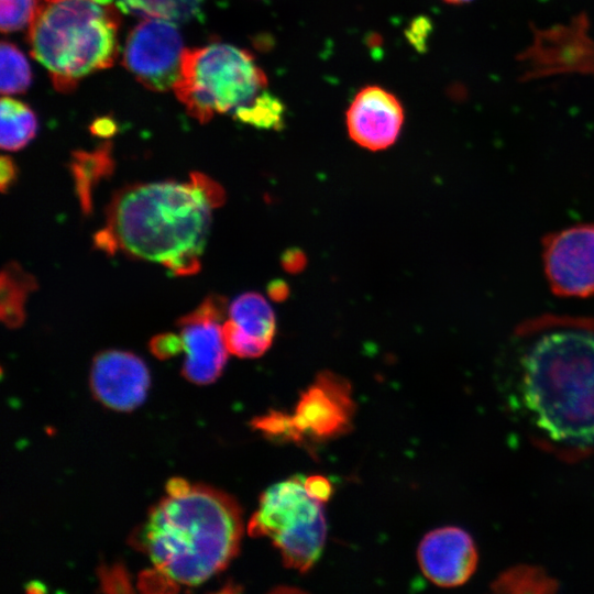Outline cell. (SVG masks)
Instances as JSON below:
<instances>
[{
  "label": "cell",
  "mask_w": 594,
  "mask_h": 594,
  "mask_svg": "<svg viewBox=\"0 0 594 594\" xmlns=\"http://www.w3.org/2000/svg\"><path fill=\"white\" fill-rule=\"evenodd\" d=\"M241 122L263 129H278L284 119L283 103L268 90L235 116Z\"/></svg>",
  "instance_id": "obj_22"
},
{
  "label": "cell",
  "mask_w": 594,
  "mask_h": 594,
  "mask_svg": "<svg viewBox=\"0 0 594 594\" xmlns=\"http://www.w3.org/2000/svg\"><path fill=\"white\" fill-rule=\"evenodd\" d=\"M283 266L292 273L300 271L306 264V257L299 250L287 251L282 258Z\"/></svg>",
  "instance_id": "obj_27"
},
{
  "label": "cell",
  "mask_w": 594,
  "mask_h": 594,
  "mask_svg": "<svg viewBox=\"0 0 594 594\" xmlns=\"http://www.w3.org/2000/svg\"><path fill=\"white\" fill-rule=\"evenodd\" d=\"M120 18L96 0H37L29 24L31 54L62 92L85 76L110 67L118 54Z\"/></svg>",
  "instance_id": "obj_4"
},
{
  "label": "cell",
  "mask_w": 594,
  "mask_h": 594,
  "mask_svg": "<svg viewBox=\"0 0 594 594\" xmlns=\"http://www.w3.org/2000/svg\"><path fill=\"white\" fill-rule=\"evenodd\" d=\"M0 145L3 150L24 147L37 130L34 112L23 102L3 97L0 106Z\"/></svg>",
  "instance_id": "obj_18"
},
{
  "label": "cell",
  "mask_w": 594,
  "mask_h": 594,
  "mask_svg": "<svg viewBox=\"0 0 594 594\" xmlns=\"http://www.w3.org/2000/svg\"><path fill=\"white\" fill-rule=\"evenodd\" d=\"M493 585L501 592H552L557 587L556 581L536 566L509 569Z\"/></svg>",
  "instance_id": "obj_21"
},
{
  "label": "cell",
  "mask_w": 594,
  "mask_h": 594,
  "mask_svg": "<svg viewBox=\"0 0 594 594\" xmlns=\"http://www.w3.org/2000/svg\"><path fill=\"white\" fill-rule=\"evenodd\" d=\"M148 345L151 352L161 360L175 356L184 350L182 337L170 332L153 337Z\"/></svg>",
  "instance_id": "obj_24"
},
{
  "label": "cell",
  "mask_w": 594,
  "mask_h": 594,
  "mask_svg": "<svg viewBox=\"0 0 594 594\" xmlns=\"http://www.w3.org/2000/svg\"><path fill=\"white\" fill-rule=\"evenodd\" d=\"M222 324L228 351L240 358H258L272 345L276 322L272 307L258 293H244L229 307Z\"/></svg>",
  "instance_id": "obj_14"
},
{
  "label": "cell",
  "mask_w": 594,
  "mask_h": 594,
  "mask_svg": "<svg viewBox=\"0 0 594 594\" xmlns=\"http://www.w3.org/2000/svg\"><path fill=\"white\" fill-rule=\"evenodd\" d=\"M268 294L275 300H283L288 295V287L282 280H274L268 286Z\"/></svg>",
  "instance_id": "obj_30"
},
{
  "label": "cell",
  "mask_w": 594,
  "mask_h": 594,
  "mask_svg": "<svg viewBox=\"0 0 594 594\" xmlns=\"http://www.w3.org/2000/svg\"><path fill=\"white\" fill-rule=\"evenodd\" d=\"M417 557L425 576L442 587L466 583L474 574L479 561L473 538L455 526L428 532L418 547Z\"/></svg>",
  "instance_id": "obj_11"
},
{
  "label": "cell",
  "mask_w": 594,
  "mask_h": 594,
  "mask_svg": "<svg viewBox=\"0 0 594 594\" xmlns=\"http://www.w3.org/2000/svg\"><path fill=\"white\" fill-rule=\"evenodd\" d=\"M173 89L187 113L206 123L217 113L234 117L250 106L267 90V78L248 51L213 43L185 48Z\"/></svg>",
  "instance_id": "obj_5"
},
{
  "label": "cell",
  "mask_w": 594,
  "mask_h": 594,
  "mask_svg": "<svg viewBox=\"0 0 594 594\" xmlns=\"http://www.w3.org/2000/svg\"><path fill=\"white\" fill-rule=\"evenodd\" d=\"M191 485L183 479H172L166 484L167 495L176 496L190 490Z\"/></svg>",
  "instance_id": "obj_29"
},
{
  "label": "cell",
  "mask_w": 594,
  "mask_h": 594,
  "mask_svg": "<svg viewBox=\"0 0 594 594\" xmlns=\"http://www.w3.org/2000/svg\"><path fill=\"white\" fill-rule=\"evenodd\" d=\"M541 246L544 276L556 296H594V223L551 232Z\"/></svg>",
  "instance_id": "obj_8"
},
{
  "label": "cell",
  "mask_w": 594,
  "mask_h": 594,
  "mask_svg": "<svg viewBox=\"0 0 594 594\" xmlns=\"http://www.w3.org/2000/svg\"><path fill=\"white\" fill-rule=\"evenodd\" d=\"M243 535L241 509L222 491L194 485L167 495L148 514L139 534L142 550L168 580L198 585L237 556Z\"/></svg>",
  "instance_id": "obj_3"
},
{
  "label": "cell",
  "mask_w": 594,
  "mask_h": 594,
  "mask_svg": "<svg viewBox=\"0 0 594 594\" xmlns=\"http://www.w3.org/2000/svg\"><path fill=\"white\" fill-rule=\"evenodd\" d=\"M182 328L186 359L183 375L191 383L205 385L215 382L228 359L220 320L198 318L190 312L177 320Z\"/></svg>",
  "instance_id": "obj_15"
},
{
  "label": "cell",
  "mask_w": 594,
  "mask_h": 594,
  "mask_svg": "<svg viewBox=\"0 0 594 594\" xmlns=\"http://www.w3.org/2000/svg\"><path fill=\"white\" fill-rule=\"evenodd\" d=\"M148 386L150 372L138 355L107 350L95 356L90 387L106 407L119 411L133 410L144 402Z\"/></svg>",
  "instance_id": "obj_10"
},
{
  "label": "cell",
  "mask_w": 594,
  "mask_h": 594,
  "mask_svg": "<svg viewBox=\"0 0 594 594\" xmlns=\"http://www.w3.org/2000/svg\"><path fill=\"white\" fill-rule=\"evenodd\" d=\"M184 51L175 22L145 19L130 32L123 63L143 86L166 91L174 88L179 77Z\"/></svg>",
  "instance_id": "obj_7"
},
{
  "label": "cell",
  "mask_w": 594,
  "mask_h": 594,
  "mask_svg": "<svg viewBox=\"0 0 594 594\" xmlns=\"http://www.w3.org/2000/svg\"><path fill=\"white\" fill-rule=\"evenodd\" d=\"M587 25L585 16L579 15L568 26L538 31L534 45L521 57L530 63L528 75L594 73V41L587 36Z\"/></svg>",
  "instance_id": "obj_12"
},
{
  "label": "cell",
  "mask_w": 594,
  "mask_h": 594,
  "mask_svg": "<svg viewBox=\"0 0 594 594\" xmlns=\"http://www.w3.org/2000/svg\"><path fill=\"white\" fill-rule=\"evenodd\" d=\"M69 167L81 211L89 215L92 210L94 187L102 178L109 177L114 169L111 143L105 142L91 152H74Z\"/></svg>",
  "instance_id": "obj_16"
},
{
  "label": "cell",
  "mask_w": 594,
  "mask_h": 594,
  "mask_svg": "<svg viewBox=\"0 0 594 594\" xmlns=\"http://www.w3.org/2000/svg\"><path fill=\"white\" fill-rule=\"evenodd\" d=\"M0 317L8 328H18L25 320V302L29 294L37 287L33 275L18 263L6 264L0 278Z\"/></svg>",
  "instance_id": "obj_17"
},
{
  "label": "cell",
  "mask_w": 594,
  "mask_h": 594,
  "mask_svg": "<svg viewBox=\"0 0 594 594\" xmlns=\"http://www.w3.org/2000/svg\"><path fill=\"white\" fill-rule=\"evenodd\" d=\"M248 531L268 537L286 566L308 571L319 559L327 535L323 502L312 497L305 479L295 476L267 488Z\"/></svg>",
  "instance_id": "obj_6"
},
{
  "label": "cell",
  "mask_w": 594,
  "mask_h": 594,
  "mask_svg": "<svg viewBox=\"0 0 594 594\" xmlns=\"http://www.w3.org/2000/svg\"><path fill=\"white\" fill-rule=\"evenodd\" d=\"M0 90L3 95L22 94L31 84V70L25 56L13 44L0 45Z\"/></svg>",
  "instance_id": "obj_20"
},
{
  "label": "cell",
  "mask_w": 594,
  "mask_h": 594,
  "mask_svg": "<svg viewBox=\"0 0 594 594\" xmlns=\"http://www.w3.org/2000/svg\"><path fill=\"white\" fill-rule=\"evenodd\" d=\"M305 486L312 497L323 503L330 497L332 492L330 482L319 475L305 479Z\"/></svg>",
  "instance_id": "obj_25"
},
{
  "label": "cell",
  "mask_w": 594,
  "mask_h": 594,
  "mask_svg": "<svg viewBox=\"0 0 594 594\" xmlns=\"http://www.w3.org/2000/svg\"><path fill=\"white\" fill-rule=\"evenodd\" d=\"M124 13L143 19L187 22L201 12L202 0H113Z\"/></svg>",
  "instance_id": "obj_19"
},
{
  "label": "cell",
  "mask_w": 594,
  "mask_h": 594,
  "mask_svg": "<svg viewBox=\"0 0 594 594\" xmlns=\"http://www.w3.org/2000/svg\"><path fill=\"white\" fill-rule=\"evenodd\" d=\"M446 1L447 3H452V4H463V3H468L472 0H443Z\"/></svg>",
  "instance_id": "obj_31"
},
{
  "label": "cell",
  "mask_w": 594,
  "mask_h": 594,
  "mask_svg": "<svg viewBox=\"0 0 594 594\" xmlns=\"http://www.w3.org/2000/svg\"><path fill=\"white\" fill-rule=\"evenodd\" d=\"M90 130L98 136H111L116 132V127L111 120L100 119L94 122Z\"/></svg>",
  "instance_id": "obj_28"
},
{
  "label": "cell",
  "mask_w": 594,
  "mask_h": 594,
  "mask_svg": "<svg viewBox=\"0 0 594 594\" xmlns=\"http://www.w3.org/2000/svg\"><path fill=\"white\" fill-rule=\"evenodd\" d=\"M224 199L221 186L198 172L189 183L130 185L112 198L95 244L109 254L161 263L177 276L193 275L200 270L211 211Z\"/></svg>",
  "instance_id": "obj_2"
},
{
  "label": "cell",
  "mask_w": 594,
  "mask_h": 594,
  "mask_svg": "<svg viewBox=\"0 0 594 594\" xmlns=\"http://www.w3.org/2000/svg\"><path fill=\"white\" fill-rule=\"evenodd\" d=\"M37 0H0L2 33L19 31L30 24Z\"/></svg>",
  "instance_id": "obj_23"
},
{
  "label": "cell",
  "mask_w": 594,
  "mask_h": 594,
  "mask_svg": "<svg viewBox=\"0 0 594 594\" xmlns=\"http://www.w3.org/2000/svg\"><path fill=\"white\" fill-rule=\"evenodd\" d=\"M498 369L507 409L534 443L569 460L594 453V317L521 321Z\"/></svg>",
  "instance_id": "obj_1"
},
{
  "label": "cell",
  "mask_w": 594,
  "mask_h": 594,
  "mask_svg": "<svg viewBox=\"0 0 594 594\" xmlns=\"http://www.w3.org/2000/svg\"><path fill=\"white\" fill-rule=\"evenodd\" d=\"M404 122L399 100L378 86H367L354 97L346 111L350 138L359 145L380 151L397 139Z\"/></svg>",
  "instance_id": "obj_13"
},
{
  "label": "cell",
  "mask_w": 594,
  "mask_h": 594,
  "mask_svg": "<svg viewBox=\"0 0 594 594\" xmlns=\"http://www.w3.org/2000/svg\"><path fill=\"white\" fill-rule=\"evenodd\" d=\"M16 168L9 156H1L0 160V189L4 193L15 180Z\"/></svg>",
  "instance_id": "obj_26"
},
{
  "label": "cell",
  "mask_w": 594,
  "mask_h": 594,
  "mask_svg": "<svg viewBox=\"0 0 594 594\" xmlns=\"http://www.w3.org/2000/svg\"><path fill=\"white\" fill-rule=\"evenodd\" d=\"M354 411L351 386L341 376L322 372L300 395L289 416L290 439L324 440L344 433Z\"/></svg>",
  "instance_id": "obj_9"
}]
</instances>
